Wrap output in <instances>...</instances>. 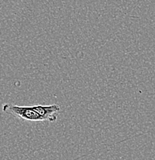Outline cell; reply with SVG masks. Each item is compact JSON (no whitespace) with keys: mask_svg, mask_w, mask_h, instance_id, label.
<instances>
[{"mask_svg":"<svg viewBox=\"0 0 155 160\" xmlns=\"http://www.w3.org/2000/svg\"><path fill=\"white\" fill-rule=\"evenodd\" d=\"M3 111L18 119L28 122H43V119L32 106H20L11 103H5Z\"/></svg>","mask_w":155,"mask_h":160,"instance_id":"1","label":"cell"},{"mask_svg":"<svg viewBox=\"0 0 155 160\" xmlns=\"http://www.w3.org/2000/svg\"><path fill=\"white\" fill-rule=\"evenodd\" d=\"M35 111L41 116L43 122H55L58 119L61 108L57 104L36 105L33 106Z\"/></svg>","mask_w":155,"mask_h":160,"instance_id":"2","label":"cell"}]
</instances>
